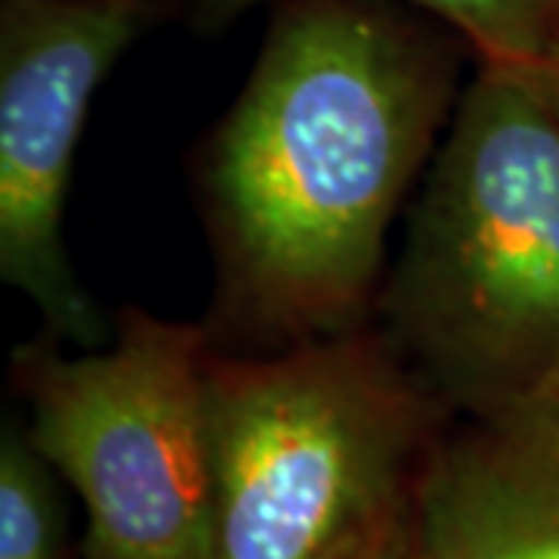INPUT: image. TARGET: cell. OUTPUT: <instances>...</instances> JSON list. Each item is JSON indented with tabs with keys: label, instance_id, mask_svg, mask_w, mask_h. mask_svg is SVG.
I'll use <instances>...</instances> for the list:
<instances>
[{
	"label": "cell",
	"instance_id": "277c9868",
	"mask_svg": "<svg viewBox=\"0 0 559 559\" xmlns=\"http://www.w3.org/2000/svg\"><path fill=\"white\" fill-rule=\"evenodd\" d=\"M205 320L124 308L112 342H28L10 370L28 439L87 510V559L212 557Z\"/></svg>",
	"mask_w": 559,
	"mask_h": 559
},
{
	"label": "cell",
	"instance_id": "6da1fadb",
	"mask_svg": "<svg viewBox=\"0 0 559 559\" xmlns=\"http://www.w3.org/2000/svg\"><path fill=\"white\" fill-rule=\"evenodd\" d=\"M197 162L209 336L271 352L373 323L385 240L460 100L463 38L389 0H277Z\"/></svg>",
	"mask_w": 559,
	"mask_h": 559
},
{
	"label": "cell",
	"instance_id": "8992f818",
	"mask_svg": "<svg viewBox=\"0 0 559 559\" xmlns=\"http://www.w3.org/2000/svg\"><path fill=\"white\" fill-rule=\"evenodd\" d=\"M417 535L432 559H559V367L454 419L419 481Z\"/></svg>",
	"mask_w": 559,
	"mask_h": 559
},
{
	"label": "cell",
	"instance_id": "9c48e42d",
	"mask_svg": "<svg viewBox=\"0 0 559 559\" xmlns=\"http://www.w3.org/2000/svg\"><path fill=\"white\" fill-rule=\"evenodd\" d=\"M364 559H432L426 554V547H423V540L417 535V520L411 522V525H404L399 535H392V538L380 544L373 554H367Z\"/></svg>",
	"mask_w": 559,
	"mask_h": 559
},
{
	"label": "cell",
	"instance_id": "30bf717a",
	"mask_svg": "<svg viewBox=\"0 0 559 559\" xmlns=\"http://www.w3.org/2000/svg\"><path fill=\"white\" fill-rule=\"evenodd\" d=\"M540 69H544V79L550 84V91H554V97L559 103V44L550 50V57L540 62Z\"/></svg>",
	"mask_w": 559,
	"mask_h": 559
},
{
	"label": "cell",
	"instance_id": "52a82bcc",
	"mask_svg": "<svg viewBox=\"0 0 559 559\" xmlns=\"http://www.w3.org/2000/svg\"><path fill=\"white\" fill-rule=\"evenodd\" d=\"M277 0H197V20L218 32ZM419 10L463 38L476 62L538 66L559 44V0H389Z\"/></svg>",
	"mask_w": 559,
	"mask_h": 559
},
{
	"label": "cell",
	"instance_id": "ba28073f",
	"mask_svg": "<svg viewBox=\"0 0 559 559\" xmlns=\"http://www.w3.org/2000/svg\"><path fill=\"white\" fill-rule=\"evenodd\" d=\"M60 532L53 466L28 432L7 426L0 439V559H60Z\"/></svg>",
	"mask_w": 559,
	"mask_h": 559
},
{
	"label": "cell",
	"instance_id": "5b68a950",
	"mask_svg": "<svg viewBox=\"0 0 559 559\" xmlns=\"http://www.w3.org/2000/svg\"><path fill=\"white\" fill-rule=\"evenodd\" d=\"M146 20V0H0V277L47 336L106 342L66 249V200L94 94Z\"/></svg>",
	"mask_w": 559,
	"mask_h": 559
},
{
	"label": "cell",
	"instance_id": "7a4b0ae2",
	"mask_svg": "<svg viewBox=\"0 0 559 559\" xmlns=\"http://www.w3.org/2000/svg\"><path fill=\"white\" fill-rule=\"evenodd\" d=\"M373 323L454 419L559 367V103L540 62H476Z\"/></svg>",
	"mask_w": 559,
	"mask_h": 559
},
{
	"label": "cell",
	"instance_id": "3957f363",
	"mask_svg": "<svg viewBox=\"0 0 559 559\" xmlns=\"http://www.w3.org/2000/svg\"><path fill=\"white\" fill-rule=\"evenodd\" d=\"M212 557L364 559L417 520L454 417L367 323L205 367Z\"/></svg>",
	"mask_w": 559,
	"mask_h": 559
}]
</instances>
